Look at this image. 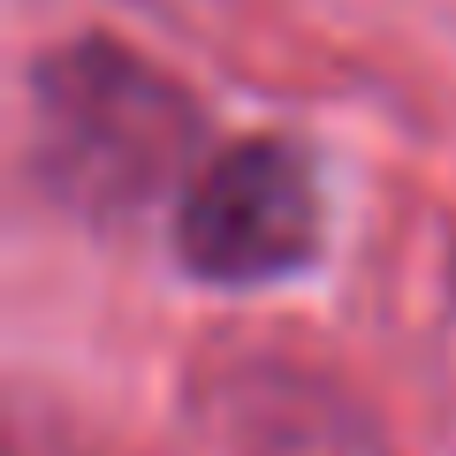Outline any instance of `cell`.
<instances>
[{
    "mask_svg": "<svg viewBox=\"0 0 456 456\" xmlns=\"http://www.w3.org/2000/svg\"><path fill=\"white\" fill-rule=\"evenodd\" d=\"M320 251V175L289 137L213 152L175 206V259L213 289H259Z\"/></svg>",
    "mask_w": 456,
    "mask_h": 456,
    "instance_id": "cell-2",
    "label": "cell"
},
{
    "mask_svg": "<svg viewBox=\"0 0 456 456\" xmlns=\"http://www.w3.org/2000/svg\"><path fill=\"white\" fill-rule=\"evenodd\" d=\"M213 456H388L350 395L320 373L244 358L206 388Z\"/></svg>",
    "mask_w": 456,
    "mask_h": 456,
    "instance_id": "cell-3",
    "label": "cell"
},
{
    "mask_svg": "<svg viewBox=\"0 0 456 456\" xmlns=\"http://www.w3.org/2000/svg\"><path fill=\"white\" fill-rule=\"evenodd\" d=\"M31 175L53 206H69L92 228H130L198 175V99L167 77L160 61L107 38H77V46L38 53L31 69Z\"/></svg>",
    "mask_w": 456,
    "mask_h": 456,
    "instance_id": "cell-1",
    "label": "cell"
}]
</instances>
